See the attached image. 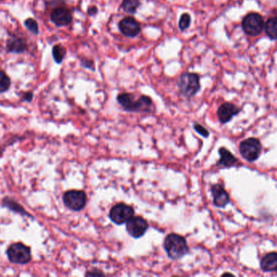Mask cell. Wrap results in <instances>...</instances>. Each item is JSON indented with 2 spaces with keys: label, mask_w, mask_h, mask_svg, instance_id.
Returning a JSON list of instances; mask_svg holds the SVG:
<instances>
[{
  "label": "cell",
  "mask_w": 277,
  "mask_h": 277,
  "mask_svg": "<svg viewBox=\"0 0 277 277\" xmlns=\"http://www.w3.org/2000/svg\"><path fill=\"white\" fill-rule=\"evenodd\" d=\"M117 101L124 111L129 112L148 113L151 112L153 107V101L146 95H141L136 99L135 95L133 94L123 93L117 96Z\"/></svg>",
  "instance_id": "obj_1"
},
{
  "label": "cell",
  "mask_w": 277,
  "mask_h": 277,
  "mask_svg": "<svg viewBox=\"0 0 277 277\" xmlns=\"http://www.w3.org/2000/svg\"><path fill=\"white\" fill-rule=\"evenodd\" d=\"M163 248L165 250L168 258L173 260L182 258L190 251L185 237L177 234L167 235L163 241Z\"/></svg>",
  "instance_id": "obj_2"
},
{
  "label": "cell",
  "mask_w": 277,
  "mask_h": 277,
  "mask_svg": "<svg viewBox=\"0 0 277 277\" xmlns=\"http://www.w3.org/2000/svg\"><path fill=\"white\" fill-rule=\"evenodd\" d=\"M178 85L180 95L190 99L200 90L199 77L196 73H183L178 78Z\"/></svg>",
  "instance_id": "obj_3"
},
{
  "label": "cell",
  "mask_w": 277,
  "mask_h": 277,
  "mask_svg": "<svg viewBox=\"0 0 277 277\" xmlns=\"http://www.w3.org/2000/svg\"><path fill=\"white\" fill-rule=\"evenodd\" d=\"M262 150L263 147L260 141L256 138H249L243 140L239 146L241 156L250 163H253L259 158Z\"/></svg>",
  "instance_id": "obj_4"
},
{
  "label": "cell",
  "mask_w": 277,
  "mask_h": 277,
  "mask_svg": "<svg viewBox=\"0 0 277 277\" xmlns=\"http://www.w3.org/2000/svg\"><path fill=\"white\" fill-rule=\"evenodd\" d=\"M264 20L263 17L256 12H251L244 17L241 23L245 34L249 36H258L264 29Z\"/></svg>",
  "instance_id": "obj_5"
},
{
  "label": "cell",
  "mask_w": 277,
  "mask_h": 277,
  "mask_svg": "<svg viewBox=\"0 0 277 277\" xmlns=\"http://www.w3.org/2000/svg\"><path fill=\"white\" fill-rule=\"evenodd\" d=\"M7 256L12 263L26 264L31 259V251L23 244H13L7 250Z\"/></svg>",
  "instance_id": "obj_6"
},
{
  "label": "cell",
  "mask_w": 277,
  "mask_h": 277,
  "mask_svg": "<svg viewBox=\"0 0 277 277\" xmlns=\"http://www.w3.org/2000/svg\"><path fill=\"white\" fill-rule=\"evenodd\" d=\"M134 216V208L123 202L115 205L109 213L110 219L117 225L125 224Z\"/></svg>",
  "instance_id": "obj_7"
},
{
  "label": "cell",
  "mask_w": 277,
  "mask_h": 277,
  "mask_svg": "<svg viewBox=\"0 0 277 277\" xmlns=\"http://www.w3.org/2000/svg\"><path fill=\"white\" fill-rule=\"evenodd\" d=\"M64 204L73 211H80L86 204V195L80 190H70L63 195Z\"/></svg>",
  "instance_id": "obj_8"
},
{
  "label": "cell",
  "mask_w": 277,
  "mask_h": 277,
  "mask_svg": "<svg viewBox=\"0 0 277 277\" xmlns=\"http://www.w3.org/2000/svg\"><path fill=\"white\" fill-rule=\"evenodd\" d=\"M128 234L135 239H138L146 234L149 224L146 219L140 217H133L125 223Z\"/></svg>",
  "instance_id": "obj_9"
},
{
  "label": "cell",
  "mask_w": 277,
  "mask_h": 277,
  "mask_svg": "<svg viewBox=\"0 0 277 277\" xmlns=\"http://www.w3.org/2000/svg\"><path fill=\"white\" fill-rule=\"evenodd\" d=\"M241 109L231 102H224L217 110V117L221 124H227L239 114Z\"/></svg>",
  "instance_id": "obj_10"
},
{
  "label": "cell",
  "mask_w": 277,
  "mask_h": 277,
  "mask_svg": "<svg viewBox=\"0 0 277 277\" xmlns=\"http://www.w3.org/2000/svg\"><path fill=\"white\" fill-rule=\"evenodd\" d=\"M119 29L124 36L134 38L141 32V26L134 17H127L122 19L119 23Z\"/></svg>",
  "instance_id": "obj_11"
},
{
  "label": "cell",
  "mask_w": 277,
  "mask_h": 277,
  "mask_svg": "<svg viewBox=\"0 0 277 277\" xmlns=\"http://www.w3.org/2000/svg\"><path fill=\"white\" fill-rule=\"evenodd\" d=\"M213 204L219 208H224L230 202V198L226 190L219 184H214L211 187Z\"/></svg>",
  "instance_id": "obj_12"
},
{
  "label": "cell",
  "mask_w": 277,
  "mask_h": 277,
  "mask_svg": "<svg viewBox=\"0 0 277 277\" xmlns=\"http://www.w3.org/2000/svg\"><path fill=\"white\" fill-rule=\"evenodd\" d=\"M51 18L52 21L58 26L68 25L73 20L70 12L64 7H57L51 13Z\"/></svg>",
  "instance_id": "obj_13"
},
{
  "label": "cell",
  "mask_w": 277,
  "mask_h": 277,
  "mask_svg": "<svg viewBox=\"0 0 277 277\" xmlns=\"http://www.w3.org/2000/svg\"><path fill=\"white\" fill-rule=\"evenodd\" d=\"M219 154L220 158L217 163V166L222 168H229L234 167L237 163V158L228 150L221 147L219 149Z\"/></svg>",
  "instance_id": "obj_14"
},
{
  "label": "cell",
  "mask_w": 277,
  "mask_h": 277,
  "mask_svg": "<svg viewBox=\"0 0 277 277\" xmlns=\"http://www.w3.org/2000/svg\"><path fill=\"white\" fill-rule=\"evenodd\" d=\"M260 268L265 273H275L277 268V252L268 253L261 259Z\"/></svg>",
  "instance_id": "obj_15"
},
{
  "label": "cell",
  "mask_w": 277,
  "mask_h": 277,
  "mask_svg": "<svg viewBox=\"0 0 277 277\" xmlns=\"http://www.w3.org/2000/svg\"><path fill=\"white\" fill-rule=\"evenodd\" d=\"M7 47L10 51L20 53L26 50V44L22 39L13 38L7 41Z\"/></svg>",
  "instance_id": "obj_16"
},
{
  "label": "cell",
  "mask_w": 277,
  "mask_h": 277,
  "mask_svg": "<svg viewBox=\"0 0 277 277\" xmlns=\"http://www.w3.org/2000/svg\"><path fill=\"white\" fill-rule=\"evenodd\" d=\"M277 17H274L268 19V21L266 22L265 24H264L266 34L272 40L277 39Z\"/></svg>",
  "instance_id": "obj_17"
},
{
  "label": "cell",
  "mask_w": 277,
  "mask_h": 277,
  "mask_svg": "<svg viewBox=\"0 0 277 277\" xmlns=\"http://www.w3.org/2000/svg\"><path fill=\"white\" fill-rule=\"evenodd\" d=\"M140 2L139 0H123L121 7L126 12L134 14L138 8Z\"/></svg>",
  "instance_id": "obj_18"
},
{
  "label": "cell",
  "mask_w": 277,
  "mask_h": 277,
  "mask_svg": "<svg viewBox=\"0 0 277 277\" xmlns=\"http://www.w3.org/2000/svg\"><path fill=\"white\" fill-rule=\"evenodd\" d=\"M52 52H53L55 60L57 63H61L63 60V57L65 56V49L63 48V46L56 45V46H54Z\"/></svg>",
  "instance_id": "obj_19"
},
{
  "label": "cell",
  "mask_w": 277,
  "mask_h": 277,
  "mask_svg": "<svg viewBox=\"0 0 277 277\" xmlns=\"http://www.w3.org/2000/svg\"><path fill=\"white\" fill-rule=\"evenodd\" d=\"M191 24V17L188 13H183L179 20V29L181 31L187 29Z\"/></svg>",
  "instance_id": "obj_20"
},
{
  "label": "cell",
  "mask_w": 277,
  "mask_h": 277,
  "mask_svg": "<svg viewBox=\"0 0 277 277\" xmlns=\"http://www.w3.org/2000/svg\"><path fill=\"white\" fill-rule=\"evenodd\" d=\"M11 85V80L3 72H0V92H5Z\"/></svg>",
  "instance_id": "obj_21"
},
{
  "label": "cell",
  "mask_w": 277,
  "mask_h": 277,
  "mask_svg": "<svg viewBox=\"0 0 277 277\" xmlns=\"http://www.w3.org/2000/svg\"><path fill=\"white\" fill-rule=\"evenodd\" d=\"M24 24L34 34H39V26H38V23H37L36 20L33 19H28L24 22Z\"/></svg>",
  "instance_id": "obj_22"
},
{
  "label": "cell",
  "mask_w": 277,
  "mask_h": 277,
  "mask_svg": "<svg viewBox=\"0 0 277 277\" xmlns=\"http://www.w3.org/2000/svg\"><path fill=\"white\" fill-rule=\"evenodd\" d=\"M194 129H195V131L197 132L198 134H199L200 135L203 137V138H208V137H209V131H208L206 128L202 126V125H201V124H194Z\"/></svg>",
  "instance_id": "obj_23"
},
{
  "label": "cell",
  "mask_w": 277,
  "mask_h": 277,
  "mask_svg": "<svg viewBox=\"0 0 277 277\" xmlns=\"http://www.w3.org/2000/svg\"><path fill=\"white\" fill-rule=\"evenodd\" d=\"M97 12H98L97 7H90V9H89V11H88V13H89V14L90 15H95L96 14V13H97Z\"/></svg>",
  "instance_id": "obj_24"
},
{
  "label": "cell",
  "mask_w": 277,
  "mask_h": 277,
  "mask_svg": "<svg viewBox=\"0 0 277 277\" xmlns=\"http://www.w3.org/2000/svg\"><path fill=\"white\" fill-rule=\"evenodd\" d=\"M32 97H33V95H32V94H30V93H29V94H27V95L24 96V99H25L26 100H28V101H30V100H31Z\"/></svg>",
  "instance_id": "obj_25"
}]
</instances>
